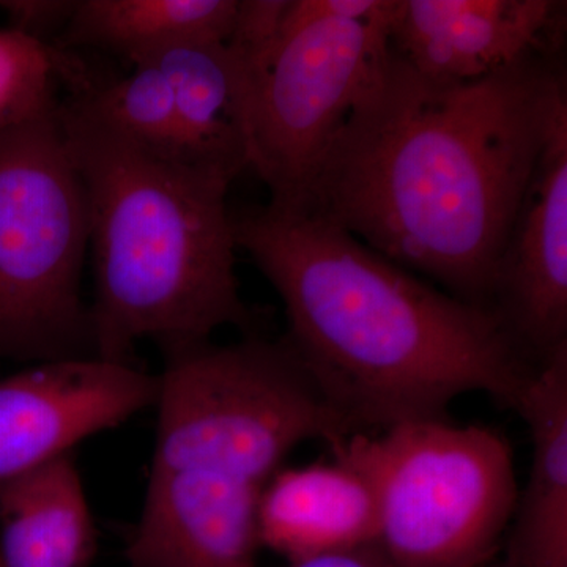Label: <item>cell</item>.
Wrapping results in <instances>:
<instances>
[{"label":"cell","instance_id":"cell-1","mask_svg":"<svg viewBox=\"0 0 567 567\" xmlns=\"http://www.w3.org/2000/svg\"><path fill=\"white\" fill-rule=\"evenodd\" d=\"M565 96L563 58L445 84L391 52L289 210L322 216L453 297L492 309L518 204Z\"/></svg>","mask_w":567,"mask_h":567},{"label":"cell","instance_id":"cell-2","mask_svg":"<svg viewBox=\"0 0 567 567\" xmlns=\"http://www.w3.org/2000/svg\"><path fill=\"white\" fill-rule=\"evenodd\" d=\"M279 295L286 342L360 432L443 420L462 395L516 409L537 365L492 309L436 289L311 212L233 215Z\"/></svg>","mask_w":567,"mask_h":567},{"label":"cell","instance_id":"cell-3","mask_svg":"<svg viewBox=\"0 0 567 567\" xmlns=\"http://www.w3.org/2000/svg\"><path fill=\"white\" fill-rule=\"evenodd\" d=\"M155 446L130 567H257V513L287 456L357 434L286 339L162 347Z\"/></svg>","mask_w":567,"mask_h":567},{"label":"cell","instance_id":"cell-4","mask_svg":"<svg viewBox=\"0 0 567 567\" xmlns=\"http://www.w3.org/2000/svg\"><path fill=\"white\" fill-rule=\"evenodd\" d=\"M59 115L87 199L95 357L133 363L144 339L162 349L251 328L229 183L142 152L71 100Z\"/></svg>","mask_w":567,"mask_h":567},{"label":"cell","instance_id":"cell-5","mask_svg":"<svg viewBox=\"0 0 567 567\" xmlns=\"http://www.w3.org/2000/svg\"><path fill=\"white\" fill-rule=\"evenodd\" d=\"M374 487L377 550L388 567H483L516 513L513 450L495 429L402 423L334 442Z\"/></svg>","mask_w":567,"mask_h":567},{"label":"cell","instance_id":"cell-6","mask_svg":"<svg viewBox=\"0 0 567 567\" xmlns=\"http://www.w3.org/2000/svg\"><path fill=\"white\" fill-rule=\"evenodd\" d=\"M59 110L0 136V358L35 364L95 357L87 199Z\"/></svg>","mask_w":567,"mask_h":567},{"label":"cell","instance_id":"cell-7","mask_svg":"<svg viewBox=\"0 0 567 567\" xmlns=\"http://www.w3.org/2000/svg\"><path fill=\"white\" fill-rule=\"evenodd\" d=\"M394 0H289L254 80L249 171L297 208L317 166L390 61Z\"/></svg>","mask_w":567,"mask_h":567},{"label":"cell","instance_id":"cell-8","mask_svg":"<svg viewBox=\"0 0 567 567\" xmlns=\"http://www.w3.org/2000/svg\"><path fill=\"white\" fill-rule=\"evenodd\" d=\"M158 374L96 357L43 361L0 380V491L155 406Z\"/></svg>","mask_w":567,"mask_h":567},{"label":"cell","instance_id":"cell-9","mask_svg":"<svg viewBox=\"0 0 567 567\" xmlns=\"http://www.w3.org/2000/svg\"><path fill=\"white\" fill-rule=\"evenodd\" d=\"M561 0H394L390 50L425 80L464 84L563 58Z\"/></svg>","mask_w":567,"mask_h":567},{"label":"cell","instance_id":"cell-10","mask_svg":"<svg viewBox=\"0 0 567 567\" xmlns=\"http://www.w3.org/2000/svg\"><path fill=\"white\" fill-rule=\"evenodd\" d=\"M492 309L533 364L567 346V96L518 204Z\"/></svg>","mask_w":567,"mask_h":567},{"label":"cell","instance_id":"cell-11","mask_svg":"<svg viewBox=\"0 0 567 567\" xmlns=\"http://www.w3.org/2000/svg\"><path fill=\"white\" fill-rule=\"evenodd\" d=\"M331 456L282 466L257 513L260 547L286 561L377 546L374 487L336 443Z\"/></svg>","mask_w":567,"mask_h":567},{"label":"cell","instance_id":"cell-12","mask_svg":"<svg viewBox=\"0 0 567 567\" xmlns=\"http://www.w3.org/2000/svg\"><path fill=\"white\" fill-rule=\"evenodd\" d=\"M141 61L158 65L173 87L186 164L233 185L251 163L252 78L245 63L223 41L177 44Z\"/></svg>","mask_w":567,"mask_h":567},{"label":"cell","instance_id":"cell-13","mask_svg":"<svg viewBox=\"0 0 567 567\" xmlns=\"http://www.w3.org/2000/svg\"><path fill=\"white\" fill-rule=\"evenodd\" d=\"M514 410L532 435V466L506 559L516 567H567V346L537 365Z\"/></svg>","mask_w":567,"mask_h":567},{"label":"cell","instance_id":"cell-14","mask_svg":"<svg viewBox=\"0 0 567 567\" xmlns=\"http://www.w3.org/2000/svg\"><path fill=\"white\" fill-rule=\"evenodd\" d=\"M96 529L73 454L0 491V567H89Z\"/></svg>","mask_w":567,"mask_h":567},{"label":"cell","instance_id":"cell-15","mask_svg":"<svg viewBox=\"0 0 567 567\" xmlns=\"http://www.w3.org/2000/svg\"><path fill=\"white\" fill-rule=\"evenodd\" d=\"M240 0H80L62 40L110 51L130 63L192 43L223 41Z\"/></svg>","mask_w":567,"mask_h":567},{"label":"cell","instance_id":"cell-16","mask_svg":"<svg viewBox=\"0 0 567 567\" xmlns=\"http://www.w3.org/2000/svg\"><path fill=\"white\" fill-rule=\"evenodd\" d=\"M70 100L142 152L189 167L183 155L173 87L152 61L133 63V70L121 80L93 82Z\"/></svg>","mask_w":567,"mask_h":567},{"label":"cell","instance_id":"cell-17","mask_svg":"<svg viewBox=\"0 0 567 567\" xmlns=\"http://www.w3.org/2000/svg\"><path fill=\"white\" fill-rule=\"evenodd\" d=\"M92 84L87 70L61 48L0 31V136L58 111L61 85L74 95Z\"/></svg>","mask_w":567,"mask_h":567},{"label":"cell","instance_id":"cell-18","mask_svg":"<svg viewBox=\"0 0 567 567\" xmlns=\"http://www.w3.org/2000/svg\"><path fill=\"white\" fill-rule=\"evenodd\" d=\"M78 0H2L0 10L9 18V29L43 41L51 32L63 29L73 17Z\"/></svg>","mask_w":567,"mask_h":567},{"label":"cell","instance_id":"cell-19","mask_svg":"<svg viewBox=\"0 0 567 567\" xmlns=\"http://www.w3.org/2000/svg\"><path fill=\"white\" fill-rule=\"evenodd\" d=\"M282 567H388L385 559L377 548H358V550L331 551L297 561H287Z\"/></svg>","mask_w":567,"mask_h":567},{"label":"cell","instance_id":"cell-20","mask_svg":"<svg viewBox=\"0 0 567 567\" xmlns=\"http://www.w3.org/2000/svg\"><path fill=\"white\" fill-rule=\"evenodd\" d=\"M483 567H516L513 565V563L509 561V559H502V561H492V563H488V565L486 566H483Z\"/></svg>","mask_w":567,"mask_h":567}]
</instances>
